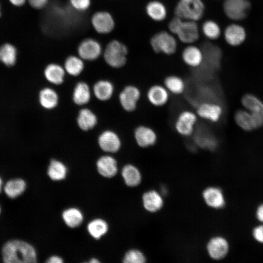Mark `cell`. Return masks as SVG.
Masks as SVG:
<instances>
[{
	"label": "cell",
	"instance_id": "cell-21",
	"mask_svg": "<svg viewBox=\"0 0 263 263\" xmlns=\"http://www.w3.org/2000/svg\"><path fill=\"white\" fill-rule=\"evenodd\" d=\"M121 175L125 184L131 188L138 186L142 181L140 169L132 164H126L123 167Z\"/></svg>",
	"mask_w": 263,
	"mask_h": 263
},
{
	"label": "cell",
	"instance_id": "cell-25",
	"mask_svg": "<svg viewBox=\"0 0 263 263\" xmlns=\"http://www.w3.org/2000/svg\"><path fill=\"white\" fill-rule=\"evenodd\" d=\"M65 69L61 66L55 63L48 65L44 72L46 79L50 83L59 85L64 80Z\"/></svg>",
	"mask_w": 263,
	"mask_h": 263
},
{
	"label": "cell",
	"instance_id": "cell-3",
	"mask_svg": "<svg viewBox=\"0 0 263 263\" xmlns=\"http://www.w3.org/2000/svg\"><path fill=\"white\" fill-rule=\"evenodd\" d=\"M204 11L202 0H179L174 12L175 16L183 19L197 21L202 18Z\"/></svg>",
	"mask_w": 263,
	"mask_h": 263
},
{
	"label": "cell",
	"instance_id": "cell-22",
	"mask_svg": "<svg viewBox=\"0 0 263 263\" xmlns=\"http://www.w3.org/2000/svg\"><path fill=\"white\" fill-rule=\"evenodd\" d=\"M96 167L98 172L103 176L108 178L114 176L118 170L116 160L109 155L100 157L96 162Z\"/></svg>",
	"mask_w": 263,
	"mask_h": 263
},
{
	"label": "cell",
	"instance_id": "cell-2",
	"mask_svg": "<svg viewBox=\"0 0 263 263\" xmlns=\"http://www.w3.org/2000/svg\"><path fill=\"white\" fill-rule=\"evenodd\" d=\"M170 32L176 35L183 43L192 44L199 38V27L196 21L173 17L168 25Z\"/></svg>",
	"mask_w": 263,
	"mask_h": 263
},
{
	"label": "cell",
	"instance_id": "cell-14",
	"mask_svg": "<svg viewBox=\"0 0 263 263\" xmlns=\"http://www.w3.org/2000/svg\"><path fill=\"white\" fill-rule=\"evenodd\" d=\"M98 143L103 151L110 153L118 151L122 146V141L118 134L111 130L105 131L101 133Z\"/></svg>",
	"mask_w": 263,
	"mask_h": 263
},
{
	"label": "cell",
	"instance_id": "cell-7",
	"mask_svg": "<svg viewBox=\"0 0 263 263\" xmlns=\"http://www.w3.org/2000/svg\"><path fill=\"white\" fill-rule=\"evenodd\" d=\"M142 97V92L138 86L129 84L123 88L118 98L122 109L126 112L132 113L137 108Z\"/></svg>",
	"mask_w": 263,
	"mask_h": 263
},
{
	"label": "cell",
	"instance_id": "cell-33",
	"mask_svg": "<svg viewBox=\"0 0 263 263\" xmlns=\"http://www.w3.org/2000/svg\"><path fill=\"white\" fill-rule=\"evenodd\" d=\"M17 60V50L12 44L6 43L0 47V61L6 66H12Z\"/></svg>",
	"mask_w": 263,
	"mask_h": 263
},
{
	"label": "cell",
	"instance_id": "cell-20",
	"mask_svg": "<svg viewBox=\"0 0 263 263\" xmlns=\"http://www.w3.org/2000/svg\"><path fill=\"white\" fill-rule=\"evenodd\" d=\"M246 37L245 29L237 24H229L225 30V39L229 45L232 46H237L242 44L244 41Z\"/></svg>",
	"mask_w": 263,
	"mask_h": 263
},
{
	"label": "cell",
	"instance_id": "cell-35",
	"mask_svg": "<svg viewBox=\"0 0 263 263\" xmlns=\"http://www.w3.org/2000/svg\"><path fill=\"white\" fill-rule=\"evenodd\" d=\"M62 218L65 224L72 228L79 225L83 219L81 211L75 208L65 210L62 213Z\"/></svg>",
	"mask_w": 263,
	"mask_h": 263
},
{
	"label": "cell",
	"instance_id": "cell-1",
	"mask_svg": "<svg viewBox=\"0 0 263 263\" xmlns=\"http://www.w3.org/2000/svg\"><path fill=\"white\" fill-rule=\"evenodd\" d=\"M2 257L4 263L37 262V253L34 247L29 244L19 240L7 242L2 248Z\"/></svg>",
	"mask_w": 263,
	"mask_h": 263
},
{
	"label": "cell",
	"instance_id": "cell-41",
	"mask_svg": "<svg viewBox=\"0 0 263 263\" xmlns=\"http://www.w3.org/2000/svg\"><path fill=\"white\" fill-rule=\"evenodd\" d=\"M252 235L256 241L263 244V224L259 225L253 229Z\"/></svg>",
	"mask_w": 263,
	"mask_h": 263
},
{
	"label": "cell",
	"instance_id": "cell-17",
	"mask_svg": "<svg viewBox=\"0 0 263 263\" xmlns=\"http://www.w3.org/2000/svg\"><path fill=\"white\" fill-rule=\"evenodd\" d=\"M95 30L100 34H108L114 28V21L112 15L106 11H98L94 14L91 20Z\"/></svg>",
	"mask_w": 263,
	"mask_h": 263
},
{
	"label": "cell",
	"instance_id": "cell-4",
	"mask_svg": "<svg viewBox=\"0 0 263 263\" xmlns=\"http://www.w3.org/2000/svg\"><path fill=\"white\" fill-rule=\"evenodd\" d=\"M198 118L195 112L188 109L182 110L174 119V129L181 136L190 137L196 130Z\"/></svg>",
	"mask_w": 263,
	"mask_h": 263
},
{
	"label": "cell",
	"instance_id": "cell-19",
	"mask_svg": "<svg viewBox=\"0 0 263 263\" xmlns=\"http://www.w3.org/2000/svg\"><path fill=\"white\" fill-rule=\"evenodd\" d=\"M182 59L188 67L197 68L201 66L204 63L205 56L201 49L196 46L190 45L183 50Z\"/></svg>",
	"mask_w": 263,
	"mask_h": 263
},
{
	"label": "cell",
	"instance_id": "cell-23",
	"mask_svg": "<svg viewBox=\"0 0 263 263\" xmlns=\"http://www.w3.org/2000/svg\"><path fill=\"white\" fill-rule=\"evenodd\" d=\"M163 84L170 94L180 95L185 93L186 83L184 79L176 75H170L166 76Z\"/></svg>",
	"mask_w": 263,
	"mask_h": 263
},
{
	"label": "cell",
	"instance_id": "cell-44",
	"mask_svg": "<svg viewBox=\"0 0 263 263\" xmlns=\"http://www.w3.org/2000/svg\"><path fill=\"white\" fill-rule=\"evenodd\" d=\"M46 262L48 263H62L63 262V261L58 256H53L50 257Z\"/></svg>",
	"mask_w": 263,
	"mask_h": 263
},
{
	"label": "cell",
	"instance_id": "cell-37",
	"mask_svg": "<svg viewBox=\"0 0 263 263\" xmlns=\"http://www.w3.org/2000/svg\"><path fill=\"white\" fill-rule=\"evenodd\" d=\"M202 30L205 37L211 40L217 39L221 33L218 24L212 20L205 21L202 25Z\"/></svg>",
	"mask_w": 263,
	"mask_h": 263
},
{
	"label": "cell",
	"instance_id": "cell-6",
	"mask_svg": "<svg viewBox=\"0 0 263 263\" xmlns=\"http://www.w3.org/2000/svg\"><path fill=\"white\" fill-rule=\"evenodd\" d=\"M150 43L153 50L157 53L172 55L177 49V41L173 35L167 32L161 31L154 34Z\"/></svg>",
	"mask_w": 263,
	"mask_h": 263
},
{
	"label": "cell",
	"instance_id": "cell-24",
	"mask_svg": "<svg viewBox=\"0 0 263 263\" xmlns=\"http://www.w3.org/2000/svg\"><path fill=\"white\" fill-rule=\"evenodd\" d=\"M148 16L153 20L161 21L167 15V10L165 5L158 0H152L148 2L146 7Z\"/></svg>",
	"mask_w": 263,
	"mask_h": 263
},
{
	"label": "cell",
	"instance_id": "cell-38",
	"mask_svg": "<svg viewBox=\"0 0 263 263\" xmlns=\"http://www.w3.org/2000/svg\"><path fill=\"white\" fill-rule=\"evenodd\" d=\"M195 141L198 146L208 150H214L217 146L216 138L210 134H201L196 136Z\"/></svg>",
	"mask_w": 263,
	"mask_h": 263
},
{
	"label": "cell",
	"instance_id": "cell-39",
	"mask_svg": "<svg viewBox=\"0 0 263 263\" xmlns=\"http://www.w3.org/2000/svg\"><path fill=\"white\" fill-rule=\"evenodd\" d=\"M147 258L144 253L138 249H131L125 253L123 262L125 263H144Z\"/></svg>",
	"mask_w": 263,
	"mask_h": 263
},
{
	"label": "cell",
	"instance_id": "cell-29",
	"mask_svg": "<svg viewBox=\"0 0 263 263\" xmlns=\"http://www.w3.org/2000/svg\"><path fill=\"white\" fill-rule=\"evenodd\" d=\"M77 123L81 130L88 131L95 126L97 123V117L89 109H83L79 112Z\"/></svg>",
	"mask_w": 263,
	"mask_h": 263
},
{
	"label": "cell",
	"instance_id": "cell-36",
	"mask_svg": "<svg viewBox=\"0 0 263 263\" xmlns=\"http://www.w3.org/2000/svg\"><path fill=\"white\" fill-rule=\"evenodd\" d=\"M87 228L93 237L98 239L107 232L108 226L104 220L96 219L89 223Z\"/></svg>",
	"mask_w": 263,
	"mask_h": 263
},
{
	"label": "cell",
	"instance_id": "cell-30",
	"mask_svg": "<svg viewBox=\"0 0 263 263\" xmlns=\"http://www.w3.org/2000/svg\"><path fill=\"white\" fill-rule=\"evenodd\" d=\"M91 98V91L88 85L83 82L78 83L75 87L73 99L77 105H83L89 102Z\"/></svg>",
	"mask_w": 263,
	"mask_h": 263
},
{
	"label": "cell",
	"instance_id": "cell-28",
	"mask_svg": "<svg viewBox=\"0 0 263 263\" xmlns=\"http://www.w3.org/2000/svg\"><path fill=\"white\" fill-rule=\"evenodd\" d=\"M39 101L43 108L48 110L52 109L57 106L58 96L53 89L45 88L39 92Z\"/></svg>",
	"mask_w": 263,
	"mask_h": 263
},
{
	"label": "cell",
	"instance_id": "cell-31",
	"mask_svg": "<svg viewBox=\"0 0 263 263\" xmlns=\"http://www.w3.org/2000/svg\"><path fill=\"white\" fill-rule=\"evenodd\" d=\"M234 119L237 124L244 131H250L256 129L253 117L247 110L237 111L235 114Z\"/></svg>",
	"mask_w": 263,
	"mask_h": 263
},
{
	"label": "cell",
	"instance_id": "cell-45",
	"mask_svg": "<svg viewBox=\"0 0 263 263\" xmlns=\"http://www.w3.org/2000/svg\"><path fill=\"white\" fill-rule=\"evenodd\" d=\"M9 1L15 6H21L25 2L26 0H9Z\"/></svg>",
	"mask_w": 263,
	"mask_h": 263
},
{
	"label": "cell",
	"instance_id": "cell-10",
	"mask_svg": "<svg viewBox=\"0 0 263 263\" xmlns=\"http://www.w3.org/2000/svg\"><path fill=\"white\" fill-rule=\"evenodd\" d=\"M250 8L248 0H225L223 4L225 15L233 20L244 19Z\"/></svg>",
	"mask_w": 263,
	"mask_h": 263
},
{
	"label": "cell",
	"instance_id": "cell-42",
	"mask_svg": "<svg viewBox=\"0 0 263 263\" xmlns=\"http://www.w3.org/2000/svg\"><path fill=\"white\" fill-rule=\"evenodd\" d=\"M29 3L33 7L36 9H40L44 7L48 3V0H28Z\"/></svg>",
	"mask_w": 263,
	"mask_h": 263
},
{
	"label": "cell",
	"instance_id": "cell-15",
	"mask_svg": "<svg viewBox=\"0 0 263 263\" xmlns=\"http://www.w3.org/2000/svg\"><path fill=\"white\" fill-rule=\"evenodd\" d=\"M142 204L146 211L150 213L157 212L164 206L163 195L155 189L146 191L142 195Z\"/></svg>",
	"mask_w": 263,
	"mask_h": 263
},
{
	"label": "cell",
	"instance_id": "cell-9",
	"mask_svg": "<svg viewBox=\"0 0 263 263\" xmlns=\"http://www.w3.org/2000/svg\"><path fill=\"white\" fill-rule=\"evenodd\" d=\"M170 93L163 84H153L148 87L146 92L148 102L156 108L166 106L170 100Z\"/></svg>",
	"mask_w": 263,
	"mask_h": 263
},
{
	"label": "cell",
	"instance_id": "cell-43",
	"mask_svg": "<svg viewBox=\"0 0 263 263\" xmlns=\"http://www.w3.org/2000/svg\"><path fill=\"white\" fill-rule=\"evenodd\" d=\"M256 215L257 219L263 223V204L260 205L258 207Z\"/></svg>",
	"mask_w": 263,
	"mask_h": 263
},
{
	"label": "cell",
	"instance_id": "cell-48",
	"mask_svg": "<svg viewBox=\"0 0 263 263\" xmlns=\"http://www.w3.org/2000/svg\"><path fill=\"white\" fill-rule=\"evenodd\" d=\"M0 212H1V208H0Z\"/></svg>",
	"mask_w": 263,
	"mask_h": 263
},
{
	"label": "cell",
	"instance_id": "cell-26",
	"mask_svg": "<svg viewBox=\"0 0 263 263\" xmlns=\"http://www.w3.org/2000/svg\"><path fill=\"white\" fill-rule=\"evenodd\" d=\"M93 92L98 99L101 101L108 100L113 94L114 86L108 80H100L94 85Z\"/></svg>",
	"mask_w": 263,
	"mask_h": 263
},
{
	"label": "cell",
	"instance_id": "cell-11",
	"mask_svg": "<svg viewBox=\"0 0 263 263\" xmlns=\"http://www.w3.org/2000/svg\"><path fill=\"white\" fill-rule=\"evenodd\" d=\"M195 112L199 118L212 123H216L220 120L223 110L220 104L207 101L198 104Z\"/></svg>",
	"mask_w": 263,
	"mask_h": 263
},
{
	"label": "cell",
	"instance_id": "cell-18",
	"mask_svg": "<svg viewBox=\"0 0 263 263\" xmlns=\"http://www.w3.org/2000/svg\"><path fill=\"white\" fill-rule=\"evenodd\" d=\"M202 197L205 204L212 208H222L225 205L224 193L221 189L216 187L211 186L204 189Z\"/></svg>",
	"mask_w": 263,
	"mask_h": 263
},
{
	"label": "cell",
	"instance_id": "cell-46",
	"mask_svg": "<svg viewBox=\"0 0 263 263\" xmlns=\"http://www.w3.org/2000/svg\"><path fill=\"white\" fill-rule=\"evenodd\" d=\"M89 262L91 263H99V261L97 260L96 259L93 258L90 260Z\"/></svg>",
	"mask_w": 263,
	"mask_h": 263
},
{
	"label": "cell",
	"instance_id": "cell-12",
	"mask_svg": "<svg viewBox=\"0 0 263 263\" xmlns=\"http://www.w3.org/2000/svg\"><path fill=\"white\" fill-rule=\"evenodd\" d=\"M243 106L251 114L255 128L263 125V102L257 96L246 94L242 98Z\"/></svg>",
	"mask_w": 263,
	"mask_h": 263
},
{
	"label": "cell",
	"instance_id": "cell-16",
	"mask_svg": "<svg viewBox=\"0 0 263 263\" xmlns=\"http://www.w3.org/2000/svg\"><path fill=\"white\" fill-rule=\"evenodd\" d=\"M77 52L79 57L86 60H94L97 58L102 52L100 44L93 38H87L79 44Z\"/></svg>",
	"mask_w": 263,
	"mask_h": 263
},
{
	"label": "cell",
	"instance_id": "cell-40",
	"mask_svg": "<svg viewBox=\"0 0 263 263\" xmlns=\"http://www.w3.org/2000/svg\"><path fill=\"white\" fill-rule=\"evenodd\" d=\"M71 6L78 11H84L90 6L91 0H70Z\"/></svg>",
	"mask_w": 263,
	"mask_h": 263
},
{
	"label": "cell",
	"instance_id": "cell-34",
	"mask_svg": "<svg viewBox=\"0 0 263 263\" xmlns=\"http://www.w3.org/2000/svg\"><path fill=\"white\" fill-rule=\"evenodd\" d=\"M47 173L52 180L59 181L65 178L67 168L62 162L52 160L49 166Z\"/></svg>",
	"mask_w": 263,
	"mask_h": 263
},
{
	"label": "cell",
	"instance_id": "cell-8",
	"mask_svg": "<svg viewBox=\"0 0 263 263\" xmlns=\"http://www.w3.org/2000/svg\"><path fill=\"white\" fill-rule=\"evenodd\" d=\"M133 138L137 146L141 149H148L155 146L158 136L156 131L150 126L140 124L133 131Z\"/></svg>",
	"mask_w": 263,
	"mask_h": 263
},
{
	"label": "cell",
	"instance_id": "cell-5",
	"mask_svg": "<svg viewBox=\"0 0 263 263\" xmlns=\"http://www.w3.org/2000/svg\"><path fill=\"white\" fill-rule=\"evenodd\" d=\"M127 54L126 46L119 41L113 40L107 44L104 51V57L111 67L119 68L125 65Z\"/></svg>",
	"mask_w": 263,
	"mask_h": 263
},
{
	"label": "cell",
	"instance_id": "cell-32",
	"mask_svg": "<svg viewBox=\"0 0 263 263\" xmlns=\"http://www.w3.org/2000/svg\"><path fill=\"white\" fill-rule=\"evenodd\" d=\"M80 57L74 56H68L64 63V69L73 76L79 75L83 70L84 65Z\"/></svg>",
	"mask_w": 263,
	"mask_h": 263
},
{
	"label": "cell",
	"instance_id": "cell-49",
	"mask_svg": "<svg viewBox=\"0 0 263 263\" xmlns=\"http://www.w3.org/2000/svg\"></svg>",
	"mask_w": 263,
	"mask_h": 263
},
{
	"label": "cell",
	"instance_id": "cell-27",
	"mask_svg": "<svg viewBox=\"0 0 263 263\" xmlns=\"http://www.w3.org/2000/svg\"><path fill=\"white\" fill-rule=\"evenodd\" d=\"M26 184L21 178H15L8 181L4 187L6 195L10 198L14 199L20 196L25 190Z\"/></svg>",
	"mask_w": 263,
	"mask_h": 263
},
{
	"label": "cell",
	"instance_id": "cell-13",
	"mask_svg": "<svg viewBox=\"0 0 263 263\" xmlns=\"http://www.w3.org/2000/svg\"><path fill=\"white\" fill-rule=\"evenodd\" d=\"M207 251L212 259L220 260L225 257L229 250L227 241L221 236H215L209 240L206 245Z\"/></svg>",
	"mask_w": 263,
	"mask_h": 263
},
{
	"label": "cell",
	"instance_id": "cell-47",
	"mask_svg": "<svg viewBox=\"0 0 263 263\" xmlns=\"http://www.w3.org/2000/svg\"><path fill=\"white\" fill-rule=\"evenodd\" d=\"M2 187V181L1 178L0 177V193L1 191Z\"/></svg>",
	"mask_w": 263,
	"mask_h": 263
}]
</instances>
